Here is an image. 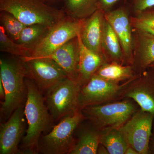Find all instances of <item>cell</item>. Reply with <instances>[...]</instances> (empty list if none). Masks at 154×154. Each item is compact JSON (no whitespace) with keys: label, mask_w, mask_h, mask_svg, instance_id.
<instances>
[{"label":"cell","mask_w":154,"mask_h":154,"mask_svg":"<svg viewBox=\"0 0 154 154\" xmlns=\"http://www.w3.org/2000/svg\"><path fill=\"white\" fill-rule=\"evenodd\" d=\"M152 135H153V142H152V143L151 148H150L149 149V153L152 152V153L154 154V132H153V133L152 132Z\"/></svg>","instance_id":"obj_31"},{"label":"cell","mask_w":154,"mask_h":154,"mask_svg":"<svg viewBox=\"0 0 154 154\" xmlns=\"http://www.w3.org/2000/svg\"><path fill=\"white\" fill-rule=\"evenodd\" d=\"M128 5L105 12V18L118 36L125 62L132 65L134 60V41L133 28L131 26Z\"/></svg>","instance_id":"obj_11"},{"label":"cell","mask_w":154,"mask_h":154,"mask_svg":"<svg viewBox=\"0 0 154 154\" xmlns=\"http://www.w3.org/2000/svg\"><path fill=\"white\" fill-rule=\"evenodd\" d=\"M21 59V58H20ZM26 71L24 61L1 59L0 79L5 91L1 102V115L7 120L15 110L25 107L27 95Z\"/></svg>","instance_id":"obj_2"},{"label":"cell","mask_w":154,"mask_h":154,"mask_svg":"<svg viewBox=\"0 0 154 154\" xmlns=\"http://www.w3.org/2000/svg\"><path fill=\"white\" fill-rule=\"evenodd\" d=\"M42 57L49 58L54 60L63 69L68 78L79 82V44L77 36L61 46L50 55Z\"/></svg>","instance_id":"obj_15"},{"label":"cell","mask_w":154,"mask_h":154,"mask_svg":"<svg viewBox=\"0 0 154 154\" xmlns=\"http://www.w3.org/2000/svg\"><path fill=\"white\" fill-rule=\"evenodd\" d=\"M102 48L105 59L109 62H116L123 64L125 58L118 36L113 28L105 19L103 23Z\"/></svg>","instance_id":"obj_18"},{"label":"cell","mask_w":154,"mask_h":154,"mask_svg":"<svg viewBox=\"0 0 154 154\" xmlns=\"http://www.w3.org/2000/svg\"><path fill=\"white\" fill-rule=\"evenodd\" d=\"M77 37L79 44L78 81L82 86L88 82L98 69L107 61L104 56L94 52L86 47L81 39L80 32Z\"/></svg>","instance_id":"obj_17"},{"label":"cell","mask_w":154,"mask_h":154,"mask_svg":"<svg viewBox=\"0 0 154 154\" xmlns=\"http://www.w3.org/2000/svg\"><path fill=\"white\" fill-rule=\"evenodd\" d=\"M125 154H139V153L135 149L128 146L125 151Z\"/></svg>","instance_id":"obj_30"},{"label":"cell","mask_w":154,"mask_h":154,"mask_svg":"<svg viewBox=\"0 0 154 154\" xmlns=\"http://www.w3.org/2000/svg\"><path fill=\"white\" fill-rule=\"evenodd\" d=\"M154 121V114L141 110L137 111L118 128L129 146L139 154L149 153V143Z\"/></svg>","instance_id":"obj_9"},{"label":"cell","mask_w":154,"mask_h":154,"mask_svg":"<svg viewBox=\"0 0 154 154\" xmlns=\"http://www.w3.org/2000/svg\"><path fill=\"white\" fill-rule=\"evenodd\" d=\"M65 8L72 18L85 19L99 9V0H66Z\"/></svg>","instance_id":"obj_21"},{"label":"cell","mask_w":154,"mask_h":154,"mask_svg":"<svg viewBox=\"0 0 154 154\" xmlns=\"http://www.w3.org/2000/svg\"><path fill=\"white\" fill-rule=\"evenodd\" d=\"M104 79L116 83L132 79L134 69L130 65H123L116 62H107L100 67L95 74Z\"/></svg>","instance_id":"obj_19"},{"label":"cell","mask_w":154,"mask_h":154,"mask_svg":"<svg viewBox=\"0 0 154 154\" xmlns=\"http://www.w3.org/2000/svg\"><path fill=\"white\" fill-rule=\"evenodd\" d=\"M133 78L120 85L94 75L88 82L81 86L78 102L79 110H81L88 106L115 102L123 98L125 88Z\"/></svg>","instance_id":"obj_7"},{"label":"cell","mask_w":154,"mask_h":154,"mask_svg":"<svg viewBox=\"0 0 154 154\" xmlns=\"http://www.w3.org/2000/svg\"><path fill=\"white\" fill-rule=\"evenodd\" d=\"M24 107L13 112L6 122L0 127V154L22 153L19 148L25 133Z\"/></svg>","instance_id":"obj_13"},{"label":"cell","mask_w":154,"mask_h":154,"mask_svg":"<svg viewBox=\"0 0 154 154\" xmlns=\"http://www.w3.org/2000/svg\"><path fill=\"white\" fill-rule=\"evenodd\" d=\"M123 98L132 99L140 109L154 114V71L147 68L136 75L123 94Z\"/></svg>","instance_id":"obj_12"},{"label":"cell","mask_w":154,"mask_h":154,"mask_svg":"<svg viewBox=\"0 0 154 154\" xmlns=\"http://www.w3.org/2000/svg\"><path fill=\"white\" fill-rule=\"evenodd\" d=\"M85 119L80 110L62 119L52 126L50 132L42 135L38 142V153L69 154L76 142L73 137L75 129Z\"/></svg>","instance_id":"obj_5"},{"label":"cell","mask_w":154,"mask_h":154,"mask_svg":"<svg viewBox=\"0 0 154 154\" xmlns=\"http://www.w3.org/2000/svg\"><path fill=\"white\" fill-rule=\"evenodd\" d=\"M148 67L150 68L154 71V62L152 63Z\"/></svg>","instance_id":"obj_32"},{"label":"cell","mask_w":154,"mask_h":154,"mask_svg":"<svg viewBox=\"0 0 154 154\" xmlns=\"http://www.w3.org/2000/svg\"><path fill=\"white\" fill-rule=\"evenodd\" d=\"M50 28L39 24L27 25L22 30L16 42L32 50L47 34Z\"/></svg>","instance_id":"obj_23"},{"label":"cell","mask_w":154,"mask_h":154,"mask_svg":"<svg viewBox=\"0 0 154 154\" xmlns=\"http://www.w3.org/2000/svg\"><path fill=\"white\" fill-rule=\"evenodd\" d=\"M105 13L99 9L85 19L80 32L81 39L86 47L103 56L102 41Z\"/></svg>","instance_id":"obj_14"},{"label":"cell","mask_w":154,"mask_h":154,"mask_svg":"<svg viewBox=\"0 0 154 154\" xmlns=\"http://www.w3.org/2000/svg\"><path fill=\"white\" fill-rule=\"evenodd\" d=\"M119 0H99V9H101L105 12L110 11Z\"/></svg>","instance_id":"obj_28"},{"label":"cell","mask_w":154,"mask_h":154,"mask_svg":"<svg viewBox=\"0 0 154 154\" xmlns=\"http://www.w3.org/2000/svg\"><path fill=\"white\" fill-rule=\"evenodd\" d=\"M26 77L33 81L42 94L68 78L62 69L48 57L24 58Z\"/></svg>","instance_id":"obj_10"},{"label":"cell","mask_w":154,"mask_h":154,"mask_svg":"<svg viewBox=\"0 0 154 154\" xmlns=\"http://www.w3.org/2000/svg\"><path fill=\"white\" fill-rule=\"evenodd\" d=\"M100 144L107 149L110 154H125L128 145L118 128L101 132Z\"/></svg>","instance_id":"obj_22"},{"label":"cell","mask_w":154,"mask_h":154,"mask_svg":"<svg viewBox=\"0 0 154 154\" xmlns=\"http://www.w3.org/2000/svg\"><path fill=\"white\" fill-rule=\"evenodd\" d=\"M134 51L133 68L141 72L154 62V36L133 29Z\"/></svg>","instance_id":"obj_16"},{"label":"cell","mask_w":154,"mask_h":154,"mask_svg":"<svg viewBox=\"0 0 154 154\" xmlns=\"http://www.w3.org/2000/svg\"><path fill=\"white\" fill-rule=\"evenodd\" d=\"M81 86L79 82L67 78L45 93V103L54 122L79 110L78 102Z\"/></svg>","instance_id":"obj_6"},{"label":"cell","mask_w":154,"mask_h":154,"mask_svg":"<svg viewBox=\"0 0 154 154\" xmlns=\"http://www.w3.org/2000/svg\"><path fill=\"white\" fill-rule=\"evenodd\" d=\"M137 107L132 102L124 100L88 106L81 111L94 127L103 132L119 128L137 111Z\"/></svg>","instance_id":"obj_4"},{"label":"cell","mask_w":154,"mask_h":154,"mask_svg":"<svg viewBox=\"0 0 154 154\" xmlns=\"http://www.w3.org/2000/svg\"><path fill=\"white\" fill-rule=\"evenodd\" d=\"M0 11L14 15L25 25L52 27L64 17L63 12L43 0H0Z\"/></svg>","instance_id":"obj_3"},{"label":"cell","mask_w":154,"mask_h":154,"mask_svg":"<svg viewBox=\"0 0 154 154\" xmlns=\"http://www.w3.org/2000/svg\"><path fill=\"white\" fill-rule=\"evenodd\" d=\"M127 4L134 13L154 8V0H128Z\"/></svg>","instance_id":"obj_27"},{"label":"cell","mask_w":154,"mask_h":154,"mask_svg":"<svg viewBox=\"0 0 154 154\" xmlns=\"http://www.w3.org/2000/svg\"><path fill=\"white\" fill-rule=\"evenodd\" d=\"M134 14L130 16L133 28L154 36V8Z\"/></svg>","instance_id":"obj_25"},{"label":"cell","mask_w":154,"mask_h":154,"mask_svg":"<svg viewBox=\"0 0 154 154\" xmlns=\"http://www.w3.org/2000/svg\"><path fill=\"white\" fill-rule=\"evenodd\" d=\"M0 19L6 33L12 39L17 42L24 28L27 25L20 22L14 15L6 12H1Z\"/></svg>","instance_id":"obj_26"},{"label":"cell","mask_w":154,"mask_h":154,"mask_svg":"<svg viewBox=\"0 0 154 154\" xmlns=\"http://www.w3.org/2000/svg\"><path fill=\"white\" fill-rule=\"evenodd\" d=\"M84 20L85 19H76L70 17H64L50 28L45 36L32 48L30 56L25 58L45 57L50 55L78 36Z\"/></svg>","instance_id":"obj_8"},{"label":"cell","mask_w":154,"mask_h":154,"mask_svg":"<svg viewBox=\"0 0 154 154\" xmlns=\"http://www.w3.org/2000/svg\"><path fill=\"white\" fill-rule=\"evenodd\" d=\"M0 50L20 58L30 56L31 49L14 41L6 33L2 25L0 26Z\"/></svg>","instance_id":"obj_24"},{"label":"cell","mask_w":154,"mask_h":154,"mask_svg":"<svg viewBox=\"0 0 154 154\" xmlns=\"http://www.w3.org/2000/svg\"><path fill=\"white\" fill-rule=\"evenodd\" d=\"M27 98L24 113L28 123L20 150L23 154L38 153L39 139L43 132L52 128L53 121L43 94L33 81L25 79Z\"/></svg>","instance_id":"obj_1"},{"label":"cell","mask_w":154,"mask_h":154,"mask_svg":"<svg viewBox=\"0 0 154 154\" xmlns=\"http://www.w3.org/2000/svg\"><path fill=\"white\" fill-rule=\"evenodd\" d=\"M5 96V88L2 82V80L0 79V98L1 99L4 101Z\"/></svg>","instance_id":"obj_29"},{"label":"cell","mask_w":154,"mask_h":154,"mask_svg":"<svg viewBox=\"0 0 154 154\" xmlns=\"http://www.w3.org/2000/svg\"><path fill=\"white\" fill-rule=\"evenodd\" d=\"M101 132L93 126L80 134L69 154H96L101 142Z\"/></svg>","instance_id":"obj_20"}]
</instances>
